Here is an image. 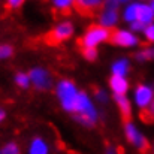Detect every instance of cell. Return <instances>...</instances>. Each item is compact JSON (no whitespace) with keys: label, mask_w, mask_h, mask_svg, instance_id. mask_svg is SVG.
Returning a JSON list of instances; mask_svg holds the SVG:
<instances>
[{"label":"cell","mask_w":154,"mask_h":154,"mask_svg":"<svg viewBox=\"0 0 154 154\" xmlns=\"http://www.w3.org/2000/svg\"><path fill=\"white\" fill-rule=\"evenodd\" d=\"M73 118L75 121H78L81 126L87 127V129H91L94 127L99 120H100V111H99V106L96 105V102L93 100V97L82 91L79 93V97L76 100L75 105V109H73Z\"/></svg>","instance_id":"1"},{"label":"cell","mask_w":154,"mask_h":154,"mask_svg":"<svg viewBox=\"0 0 154 154\" xmlns=\"http://www.w3.org/2000/svg\"><path fill=\"white\" fill-rule=\"evenodd\" d=\"M79 93H81V90L78 88V85L72 79H67V78L58 79L54 85L55 99L60 105V108L67 114H73V109H75L76 100L79 97Z\"/></svg>","instance_id":"2"},{"label":"cell","mask_w":154,"mask_h":154,"mask_svg":"<svg viewBox=\"0 0 154 154\" xmlns=\"http://www.w3.org/2000/svg\"><path fill=\"white\" fill-rule=\"evenodd\" d=\"M111 30L105 29L99 24H94V26H90L82 38H81V45H82V50L84 48H99L100 45L106 44L108 41H111Z\"/></svg>","instance_id":"3"},{"label":"cell","mask_w":154,"mask_h":154,"mask_svg":"<svg viewBox=\"0 0 154 154\" xmlns=\"http://www.w3.org/2000/svg\"><path fill=\"white\" fill-rule=\"evenodd\" d=\"M30 84L38 91H50L54 88V78L52 73L44 66H35L29 70Z\"/></svg>","instance_id":"4"},{"label":"cell","mask_w":154,"mask_h":154,"mask_svg":"<svg viewBox=\"0 0 154 154\" xmlns=\"http://www.w3.org/2000/svg\"><path fill=\"white\" fill-rule=\"evenodd\" d=\"M124 136H126V139H127V142L130 144V145H133L136 150H139V151H142V153H145V151H148V148H150V144H148V141H147V138H145V135L138 129V126L133 123V121H126L124 123Z\"/></svg>","instance_id":"5"},{"label":"cell","mask_w":154,"mask_h":154,"mask_svg":"<svg viewBox=\"0 0 154 154\" xmlns=\"http://www.w3.org/2000/svg\"><path fill=\"white\" fill-rule=\"evenodd\" d=\"M111 42L120 48H135L141 44L139 36L130 29H115L111 33Z\"/></svg>","instance_id":"6"},{"label":"cell","mask_w":154,"mask_h":154,"mask_svg":"<svg viewBox=\"0 0 154 154\" xmlns=\"http://www.w3.org/2000/svg\"><path fill=\"white\" fill-rule=\"evenodd\" d=\"M75 35V26L69 20L58 21L50 32V41L54 44H61L69 39H72Z\"/></svg>","instance_id":"7"},{"label":"cell","mask_w":154,"mask_h":154,"mask_svg":"<svg viewBox=\"0 0 154 154\" xmlns=\"http://www.w3.org/2000/svg\"><path fill=\"white\" fill-rule=\"evenodd\" d=\"M154 99V88L151 85H147V84H138L133 90V94H132V103L141 109V111H145L150 103L153 102Z\"/></svg>","instance_id":"8"},{"label":"cell","mask_w":154,"mask_h":154,"mask_svg":"<svg viewBox=\"0 0 154 154\" xmlns=\"http://www.w3.org/2000/svg\"><path fill=\"white\" fill-rule=\"evenodd\" d=\"M121 21V14L120 9H108V8H102L97 14V24L102 26L108 30H114L118 23Z\"/></svg>","instance_id":"9"},{"label":"cell","mask_w":154,"mask_h":154,"mask_svg":"<svg viewBox=\"0 0 154 154\" xmlns=\"http://www.w3.org/2000/svg\"><path fill=\"white\" fill-rule=\"evenodd\" d=\"M108 84H109V90H111L112 96H124V94H127L129 90H130V84H129L127 76H115V75H111Z\"/></svg>","instance_id":"10"},{"label":"cell","mask_w":154,"mask_h":154,"mask_svg":"<svg viewBox=\"0 0 154 154\" xmlns=\"http://www.w3.org/2000/svg\"><path fill=\"white\" fill-rule=\"evenodd\" d=\"M139 5L141 2H130L124 6H121L120 9V14H121V20L126 23V24H133L138 21V12H139Z\"/></svg>","instance_id":"11"},{"label":"cell","mask_w":154,"mask_h":154,"mask_svg":"<svg viewBox=\"0 0 154 154\" xmlns=\"http://www.w3.org/2000/svg\"><path fill=\"white\" fill-rule=\"evenodd\" d=\"M27 153L29 154H51V148H50V144L47 142L45 138L42 136H35L29 147H27Z\"/></svg>","instance_id":"12"},{"label":"cell","mask_w":154,"mask_h":154,"mask_svg":"<svg viewBox=\"0 0 154 154\" xmlns=\"http://www.w3.org/2000/svg\"><path fill=\"white\" fill-rule=\"evenodd\" d=\"M130 72V60L127 57H118L111 64V75L115 76H127Z\"/></svg>","instance_id":"13"},{"label":"cell","mask_w":154,"mask_h":154,"mask_svg":"<svg viewBox=\"0 0 154 154\" xmlns=\"http://www.w3.org/2000/svg\"><path fill=\"white\" fill-rule=\"evenodd\" d=\"M114 103L117 105L118 111L121 112V115L124 118H129L132 115V106H133V103H132L130 97L127 94H124V96H114Z\"/></svg>","instance_id":"14"},{"label":"cell","mask_w":154,"mask_h":154,"mask_svg":"<svg viewBox=\"0 0 154 154\" xmlns=\"http://www.w3.org/2000/svg\"><path fill=\"white\" fill-rule=\"evenodd\" d=\"M103 2L105 0H76V8L81 12L91 14V12H96V11L102 9Z\"/></svg>","instance_id":"15"},{"label":"cell","mask_w":154,"mask_h":154,"mask_svg":"<svg viewBox=\"0 0 154 154\" xmlns=\"http://www.w3.org/2000/svg\"><path fill=\"white\" fill-rule=\"evenodd\" d=\"M48 2L54 11L61 14H66L76 6V0H48Z\"/></svg>","instance_id":"16"},{"label":"cell","mask_w":154,"mask_h":154,"mask_svg":"<svg viewBox=\"0 0 154 154\" xmlns=\"http://www.w3.org/2000/svg\"><path fill=\"white\" fill-rule=\"evenodd\" d=\"M14 84L21 88V90H27L32 87L30 84V76H29V72H17L14 75Z\"/></svg>","instance_id":"17"},{"label":"cell","mask_w":154,"mask_h":154,"mask_svg":"<svg viewBox=\"0 0 154 154\" xmlns=\"http://www.w3.org/2000/svg\"><path fill=\"white\" fill-rule=\"evenodd\" d=\"M91 97H93V100L96 102L97 106H99V105H100V106H105V105H108L109 100H111L109 93H108L106 90H103V88H96Z\"/></svg>","instance_id":"18"},{"label":"cell","mask_w":154,"mask_h":154,"mask_svg":"<svg viewBox=\"0 0 154 154\" xmlns=\"http://www.w3.org/2000/svg\"><path fill=\"white\" fill-rule=\"evenodd\" d=\"M154 57V52L151 48H148V47H145V48H141L139 51L135 54V58L138 60V61H141V63H144V61H148V60H151Z\"/></svg>","instance_id":"19"},{"label":"cell","mask_w":154,"mask_h":154,"mask_svg":"<svg viewBox=\"0 0 154 154\" xmlns=\"http://www.w3.org/2000/svg\"><path fill=\"white\" fill-rule=\"evenodd\" d=\"M0 153L2 154H21V148H20V145L17 142L11 141V142H8V144H5L2 147Z\"/></svg>","instance_id":"20"},{"label":"cell","mask_w":154,"mask_h":154,"mask_svg":"<svg viewBox=\"0 0 154 154\" xmlns=\"http://www.w3.org/2000/svg\"><path fill=\"white\" fill-rule=\"evenodd\" d=\"M14 55V47L9 44H2L0 42V61L8 60Z\"/></svg>","instance_id":"21"},{"label":"cell","mask_w":154,"mask_h":154,"mask_svg":"<svg viewBox=\"0 0 154 154\" xmlns=\"http://www.w3.org/2000/svg\"><path fill=\"white\" fill-rule=\"evenodd\" d=\"M82 55L87 61H96L99 57V51L96 48H84L82 50Z\"/></svg>","instance_id":"22"},{"label":"cell","mask_w":154,"mask_h":154,"mask_svg":"<svg viewBox=\"0 0 154 154\" xmlns=\"http://www.w3.org/2000/svg\"><path fill=\"white\" fill-rule=\"evenodd\" d=\"M142 35H144V38H145V41L148 44H154V23L145 27V30L142 32Z\"/></svg>","instance_id":"23"},{"label":"cell","mask_w":154,"mask_h":154,"mask_svg":"<svg viewBox=\"0 0 154 154\" xmlns=\"http://www.w3.org/2000/svg\"><path fill=\"white\" fill-rule=\"evenodd\" d=\"M142 118L147 120V121H153L154 120V99L153 102L150 103V106L145 111H142Z\"/></svg>","instance_id":"24"},{"label":"cell","mask_w":154,"mask_h":154,"mask_svg":"<svg viewBox=\"0 0 154 154\" xmlns=\"http://www.w3.org/2000/svg\"><path fill=\"white\" fill-rule=\"evenodd\" d=\"M103 8H108V9H121L120 3L117 0H105L103 2Z\"/></svg>","instance_id":"25"},{"label":"cell","mask_w":154,"mask_h":154,"mask_svg":"<svg viewBox=\"0 0 154 154\" xmlns=\"http://www.w3.org/2000/svg\"><path fill=\"white\" fill-rule=\"evenodd\" d=\"M5 2H6V5H8L11 9H18V8H21L23 3H24V0H5Z\"/></svg>","instance_id":"26"},{"label":"cell","mask_w":154,"mask_h":154,"mask_svg":"<svg viewBox=\"0 0 154 154\" xmlns=\"http://www.w3.org/2000/svg\"><path fill=\"white\" fill-rule=\"evenodd\" d=\"M5 118H6V109L0 106V124L5 121Z\"/></svg>","instance_id":"27"},{"label":"cell","mask_w":154,"mask_h":154,"mask_svg":"<svg viewBox=\"0 0 154 154\" xmlns=\"http://www.w3.org/2000/svg\"><path fill=\"white\" fill-rule=\"evenodd\" d=\"M118 3H120V6H124V5H127V3H130V2H135V0H117Z\"/></svg>","instance_id":"28"},{"label":"cell","mask_w":154,"mask_h":154,"mask_svg":"<svg viewBox=\"0 0 154 154\" xmlns=\"http://www.w3.org/2000/svg\"><path fill=\"white\" fill-rule=\"evenodd\" d=\"M106 154H117V151H115V150H114L112 147H109V148L106 150Z\"/></svg>","instance_id":"29"},{"label":"cell","mask_w":154,"mask_h":154,"mask_svg":"<svg viewBox=\"0 0 154 154\" xmlns=\"http://www.w3.org/2000/svg\"><path fill=\"white\" fill-rule=\"evenodd\" d=\"M150 8L153 9V12H154V0H150Z\"/></svg>","instance_id":"30"},{"label":"cell","mask_w":154,"mask_h":154,"mask_svg":"<svg viewBox=\"0 0 154 154\" xmlns=\"http://www.w3.org/2000/svg\"><path fill=\"white\" fill-rule=\"evenodd\" d=\"M141 2H144V3H145V0H141Z\"/></svg>","instance_id":"31"},{"label":"cell","mask_w":154,"mask_h":154,"mask_svg":"<svg viewBox=\"0 0 154 154\" xmlns=\"http://www.w3.org/2000/svg\"><path fill=\"white\" fill-rule=\"evenodd\" d=\"M153 151H154V145H153Z\"/></svg>","instance_id":"32"},{"label":"cell","mask_w":154,"mask_h":154,"mask_svg":"<svg viewBox=\"0 0 154 154\" xmlns=\"http://www.w3.org/2000/svg\"><path fill=\"white\" fill-rule=\"evenodd\" d=\"M153 52H154V50H153Z\"/></svg>","instance_id":"33"},{"label":"cell","mask_w":154,"mask_h":154,"mask_svg":"<svg viewBox=\"0 0 154 154\" xmlns=\"http://www.w3.org/2000/svg\"><path fill=\"white\" fill-rule=\"evenodd\" d=\"M0 154H2V153H0Z\"/></svg>","instance_id":"34"}]
</instances>
